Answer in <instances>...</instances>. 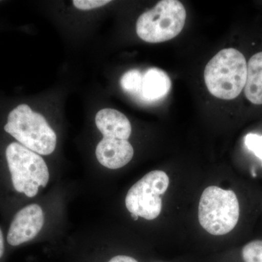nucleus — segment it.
Listing matches in <instances>:
<instances>
[{
    "label": "nucleus",
    "instance_id": "f257e3e1",
    "mask_svg": "<svg viewBox=\"0 0 262 262\" xmlns=\"http://www.w3.org/2000/svg\"><path fill=\"white\" fill-rule=\"evenodd\" d=\"M247 77V59L242 52L227 48L210 60L204 71L208 91L215 97L233 100L244 91Z\"/></svg>",
    "mask_w": 262,
    "mask_h": 262
},
{
    "label": "nucleus",
    "instance_id": "f03ea898",
    "mask_svg": "<svg viewBox=\"0 0 262 262\" xmlns=\"http://www.w3.org/2000/svg\"><path fill=\"white\" fill-rule=\"evenodd\" d=\"M4 129L20 144L38 155H51L56 149V133L45 117L28 105L20 104L10 112Z\"/></svg>",
    "mask_w": 262,
    "mask_h": 262
},
{
    "label": "nucleus",
    "instance_id": "7ed1b4c3",
    "mask_svg": "<svg viewBox=\"0 0 262 262\" xmlns=\"http://www.w3.org/2000/svg\"><path fill=\"white\" fill-rule=\"evenodd\" d=\"M239 205L235 193L215 186L207 187L200 200L198 219L203 229L213 235H224L237 225Z\"/></svg>",
    "mask_w": 262,
    "mask_h": 262
},
{
    "label": "nucleus",
    "instance_id": "20e7f679",
    "mask_svg": "<svg viewBox=\"0 0 262 262\" xmlns=\"http://www.w3.org/2000/svg\"><path fill=\"white\" fill-rule=\"evenodd\" d=\"M186 18L187 13L182 3L163 0L139 16L136 22V33L146 42H166L180 34Z\"/></svg>",
    "mask_w": 262,
    "mask_h": 262
},
{
    "label": "nucleus",
    "instance_id": "39448f33",
    "mask_svg": "<svg viewBox=\"0 0 262 262\" xmlns=\"http://www.w3.org/2000/svg\"><path fill=\"white\" fill-rule=\"evenodd\" d=\"M5 154L17 192L33 198L37 195L39 187L47 186L49 170L40 155L15 142L8 145Z\"/></svg>",
    "mask_w": 262,
    "mask_h": 262
},
{
    "label": "nucleus",
    "instance_id": "423d86ee",
    "mask_svg": "<svg viewBox=\"0 0 262 262\" xmlns=\"http://www.w3.org/2000/svg\"><path fill=\"white\" fill-rule=\"evenodd\" d=\"M169 177L162 170H153L131 187L125 198V206L131 213L146 220L159 216L161 195L169 187Z\"/></svg>",
    "mask_w": 262,
    "mask_h": 262
},
{
    "label": "nucleus",
    "instance_id": "0eeeda50",
    "mask_svg": "<svg viewBox=\"0 0 262 262\" xmlns=\"http://www.w3.org/2000/svg\"><path fill=\"white\" fill-rule=\"evenodd\" d=\"M44 213L37 204L24 207L15 214L7 241L13 246L32 241L39 234L44 225Z\"/></svg>",
    "mask_w": 262,
    "mask_h": 262
},
{
    "label": "nucleus",
    "instance_id": "6e6552de",
    "mask_svg": "<svg viewBox=\"0 0 262 262\" xmlns=\"http://www.w3.org/2000/svg\"><path fill=\"white\" fill-rule=\"evenodd\" d=\"M134 148L127 140L103 137L96 150L97 160L103 166L118 169L126 165L134 157Z\"/></svg>",
    "mask_w": 262,
    "mask_h": 262
},
{
    "label": "nucleus",
    "instance_id": "1a4fd4ad",
    "mask_svg": "<svg viewBox=\"0 0 262 262\" xmlns=\"http://www.w3.org/2000/svg\"><path fill=\"white\" fill-rule=\"evenodd\" d=\"M96 124L103 137L127 140L132 131L126 116L114 108L100 110L96 114Z\"/></svg>",
    "mask_w": 262,
    "mask_h": 262
},
{
    "label": "nucleus",
    "instance_id": "9d476101",
    "mask_svg": "<svg viewBox=\"0 0 262 262\" xmlns=\"http://www.w3.org/2000/svg\"><path fill=\"white\" fill-rule=\"evenodd\" d=\"M171 81L166 72L158 68H150L143 74L141 99L156 101L170 92Z\"/></svg>",
    "mask_w": 262,
    "mask_h": 262
},
{
    "label": "nucleus",
    "instance_id": "9b49d317",
    "mask_svg": "<svg viewBox=\"0 0 262 262\" xmlns=\"http://www.w3.org/2000/svg\"><path fill=\"white\" fill-rule=\"evenodd\" d=\"M244 94L251 104L262 106V50L247 60V77Z\"/></svg>",
    "mask_w": 262,
    "mask_h": 262
},
{
    "label": "nucleus",
    "instance_id": "f8f14e48",
    "mask_svg": "<svg viewBox=\"0 0 262 262\" xmlns=\"http://www.w3.org/2000/svg\"><path fill=\"white\" fill-rule=\"evenodd\" d=\"M143 74L139 70H131L122 76L120 84L122 90L131 96L141 98Z\"/></svg>",
    "mask_w": 262,
    "mask_h": 262
},
{
    "label": "nucleus",
    "instance_id": "ddd939ff",
    "mask_svg": "<svg viewBox=\"0 0 262 262\" xmlns=\"http://www.w3.org/2000/svg\"><path fill=\"white\" fill-rule=\"evenodd\" d=\"M242 255L245 262H262V241L248 243L243 248Z\"/></svg>",
    "mask_w": 262,
    "mask_h": 262
},
{
    "label": "nucleus",
    "instance_id": "4468645a",
    "mask_svg": "<svg viewBox=\"0 0 262 262\" xmlns=\"http://www.w3.org/2000/svg\"><path fill=\"white\" fill-rule=\"evenodd\" d=\"M245 146L262 162V135L250 133L245 136Z\"/></svg>",
    "mask_w": 262,
    "mask_h": 262
},
{
    "label": "nucleus",
    "instance_id": "2eb2a0df",
    "mask_svg": "<svg viewBox=\"0 0 262 262\" xmlns=\"http://www.w3.org/2000/svg\"><path fill=\"white\" fill-rule=\"evenodd\" d=\"M110 0H74L73 5L79 10H89L104 6Z\"/></svg>",
    "mask_w": 262,
    "mask_h": 262
},
{
    "label": "nucleus",
    "instance_id": "dca6fc26",
    "mask_svg": "<svg viewBox=\"0 0 262 262\" xmlns=\"http://www.w3.org/2000/svg\"><path fill=\"white\" fill-rule=\"evenodd\" d=\"M108 262H138L135 258L125 255H119L110 259Z\"/></svg>",
    "mask_w": 262,
    "mask_h": 262
},
{
    "label": "nucleus",
    "instance_id": "f3484780",
    "mask_svg": "<svg viewBox=\"0 0 262 262\" xmlns=\"http://www.w3.org/2000/svg\"><path fill=\"white\" fill-rule=\"evenodd\" d=\"M5 251L4 238H3V232L0 229V258L3 256Z\"/></svg>",
    "mask_w": 262,
    "mask_h": 262
},
{
    "label": "nucleus",
    "instance_id": "a211bd4d",
    "mask_svg": "<svg viewBox=\"0 0 262 262\" xmlns=\"http://www.w3.org/2000/svg\"><path fill=\"white\" fill-rule=\"evenodd\" d=\"M131 216H132V218L134 219V220L136 221L139 219V216H138L137 215L134 214V213H131Z\"/></svg>",
    "mask_w": 262,
    "mask_h": 262
}]
</instances>
